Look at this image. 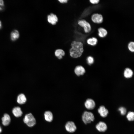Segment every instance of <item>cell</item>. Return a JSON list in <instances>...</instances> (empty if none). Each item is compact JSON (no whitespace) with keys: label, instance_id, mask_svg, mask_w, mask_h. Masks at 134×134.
<instances>
[{"label":"cell","instance_id":"1","mask_svg":"<svg viewBox=\"0 0 134 134\" xmlns=\"http://www.w3.org/2000/svg\"><path fill=\"white\" fill-rule=\"evenodd\" d=\"M69 50L70 56L73 58L80 57L83 52V44L81 42L74 41L71 44Z\"/></svg>","mask_w":134,"mask_h":134},{"label":"cell","instance_id":"2","mask_svg":"<svg viewBox=\"0 0 134 134\" xmlns=\"http://www.w3.org/2000/svg\"><path fill=\"white\" fill-rule=\"evenodd\" d=\"M24 123L29 127H32L36 123V120L34 116L31 113L25 115L23 119Z\"/></svg>","mask_w":134,"mask_h":134},{"label":"cell","instance_id":"3","mask_svg":"<svg viewBox=\"0 0 134 134\" xmlns=\"http://www.w3.org/2000/svg\"><path fill=\"white\" fill-rule=\"evenodd\" d=\"M94 117L93 113L89 112H84L82 116V120L85 124L90 123L94 120Z\"/></svg>","mask_w":134,"mask_h":134},{"label":"cell","instance_id":"4","mask_svg":"<svg viewBox=\"0 0 134 134\" xmlns=\"http://www.w3.org/2000/svg\"><path fill=\"white\" fill-rule=\"evenodd\" d=\"M78 24L83 28L86 33L89 32L91 30V27L90 23L84 20H81L78 22Z\"/></svg>","mask_w":134,"mask_h":134},{"label":"cell","instance_id":"5","mask_svg":"<svg viewBox=\"0 0 134 134\" xmlns=\"http://www.w3.org/2000/svg\"><path fill=\"white\" fill-rule=\"evenodd\" d=\"M66 130L69 133L74 132L76 129V127L74 123L72 121L67 122L65 125Z\"/></svg>","mask_w":134,"mask_h":134},{"label":"cell","instance_id":"6","mask_svg":"<svg viewBox=\"0 0 134 134\" xmlns=\"http://www.w3.org/2000/svg\"><path fill=\"white\" fill-rule=\"evenodd\" d=\"M91 19L95 23H100L102 22L103 17L102 15L100 14L95 13L92 15Z\"/></svg>","mask_w":134,"mask_h":134},{"label":"cell","instance_id":"7","mask_svg":"<svg viewBox=\"0 0 134 134\" xmlns=\"http://www.w3.org/2000/svg\"><path fill=\"white\" fill-rule=\"evenodd\" d=\"M47 19L48 22L52 25L56 24L58 20L57 16L53 13L48 15Z\"/></svg>","mask_w":134,"mask_h":134},{"label":"cell","instance_id":"8","mask_svg":"<svg viewBox=\"0 0 134 134\" xmlns=\"http://www.w3.org/2000/svg\"><path fill=\"white\" fill-rule=\"evenodd\" d=\"M85 107L88 109L91 110L93 109L95 106V103L94 101L92 99H88L84 103Z\"/></svg>","mask_w":134,"mask_h":134},{"label":"cell","instance_id":"9","mask_svg":"<svg viewBox=\"0 0 134 134\" xmlns=\"http://www.w3.org/2000/svg\"><path fill=\"white\" fill-rule=\"evenodd\" d=\"M96 128L99 132H104L107 129V126L106 124L104 122H100L96 126Z\"/></svg>","mask_w":134,"mask_h":134},{"label":"cell","instance_id":"10","mask_svg":"<svg viewBox=\"0 0 134 134\" xmlns=\"http://www.w3.org/2000/svg\"><path fill=\"white\" fill-rule=\"evenodd\" d=\"M74 72L75 74L78 76L83 75L85 72L84 68L81 66H78L75 68Z\"/></svg>","mask_w":134,"mask_h":134},{"label":"cell","instance_id":"11","mask_svg":"<svg viewBox=\"0 0 134 134\" xmlns=\"http://www.w3.org/2000/svg\"><path fill=\"white\" fill-rule=\"evenodd\" d=\"M98 112L101 116L103 117H106L108 113L107 109L103 105L100 106L98 109Z\"/></svg>","mask_w":134,"mask_h":134},{"label":"cell","instance_id":"12","mask_svg":"<svg viewBox=\"0 0 134 134\" xmlns=\"http://www.w3.org/2000/svg\"><path fill=\"white\" fill-rule=\"evenodd\" d=\"M44 116L45 120L48 122H52L53 119V115L52 113L50 111H47L44 113Z\"/></svg>","mask_w":134,"mask_h":134},{"label":"cell","instance_id":"13","mask_svg":"<svg viewBox=\"0 0 134 134\" xmlns=\"http://www.w3.org/2000/svg\"><path fill=\"white\" fill-rule=\"evenodd\" d=\"M10 120L9 115L7 114H5L2 118V124L4 126H7L9 124Z\"/></svg>","mask_w":134,"mask_h":134},{"label":"cell","instance_id":"14","mask_svg":"<svg viewBox=\"0 0 134 134\" xmlns=\"http://www.w3.org/2000/svg\"><path fill=\"white\" fill-rule=\"evenodd\" d=\"M13 114L16 117L21 116L22 114V112L20 107H16L14 108L12 111Z\"/></svg>","mask_w":134,"mask_h":134},{"label":"cell","instance_id":"15","mask_svg":"<svg viewBox=\"0 0 134 134\" xmlns=\"http://www.w3.org/2000/svg\"><path fill=\"white\" fill-rule=\"evenodd\" d=\"M27 99L25 95L23 94H19L17 97V102L20 104H23L25 103Z\"/></svg>","mask_w":134,"mask_h":134},{"label":"cell","instance_id":"16","mask_svg":"<svg viewBox=\"0 0 134 134\" xmlns=\"http://www.w3.org/2000/svg\"><path fill=\"white\" fill-rule=\"evenodd\" d=\"M55 56L58 59H61L65 55V53L63 50L61 49H58L55 51Z\"/></svg>","mask_w":134,"mask_h":134},{"label":"cell","instance_id":"17","mask_svg":"<svg viewBox=\"0 0 134 134\" xmlns=\"http://www.w3.org/2000/svg\"><path fill=\"white\" fill-rule=\"evenodd\" d=\"M133 74V71L130 68H127L125 69L124 75L125 78H130L132 77Z\"/></svg>","mask_w":134,"mask_h":134},{"label":"cell","instance_id":"18","mask_svg":"<svg viewBox=\"0 0 134 134\" xmlns=\"http://www.w3.org/2000/svg\"><path fill=\"white\" fill-rule=\"evenodd\" d=\"M19 36L18 31L16 30H14L12 31L11 34V40L14 41L18 39Z\"/></svg>","mask_w":134,"mask_h":134},{"label":"cell","instance_id":"19","mask_svg":"<svg viewBox=\"0 0 134 134\" xmlns=\"http://www.w3.org/2000/svg\"><path fill=\"white\" fill-rule=\"evenodd\" d=\"M98 35L100 37H103L105 36L107 34V30L102 28H100L98 30Z\"/></svg>","mask_w":134,"mask_h":134},{"label":"cell","instance_id":"20","mask_svg":"<svg viewBox=\"0 0 134 134\" xmlns=\"http://www.w3.org/2000/svg\"><path fill=\"white\" fill-rule=\"evenodd\" d=\"M98 40L97 38L95 37H93L88 38L87 40V42L88 44L92 46L96 45L97 42Z\"/></svg>","mask_w":134,"mask_h":134},{"label":"cell","instance_id":"21","mask_svg":"<svg viewBox=\"0 0 134 134\" xmlns=\"http://www.w3.org/2000/svg\"><path fill=\"white\" fill-rule=\"evenodd\" d=\"M126 117L129 121H133L134 119V112H129L127 115Z\"/></svg>","mask_w":134,"mask_h":134},{"label":"cell","instance_id":"22","mask_svg":"<svg viewBox=\"0 0 134 134\" xmlns=\"http://www.w3.org/2000/svg\"><path fill=\"white\" fill-rule=\"evenodd\" d=\"M128 48L129 50L131 52L134 51V42L131 41L128 44Z\"/></svg>","mask_w":134,"mask_h":134},{"label":"cell","instance_id":"23","mask_svg":"<svg viewBox=\"0 0 134 134\" xmlns=\"http://www.w3.org/2000/svg\"><path fill=\"white\" fill-rule=\"evenodd\" d=\"M87 61L88 64L91 65L93 63L94 60L93 57L91 56H89L87 58Z\"/></svg>","mask_w":134,"mask_h":134},{"label":"cell","instance_id":"24","mask_svg":"<svg viewBox=\"0 0 134 134\" xmlns=\"http://www.w3.org/2000/svg\"><path fill=\"white\" fill-rule=\"evenodd\" d=\"M118 110L120 111L121 114L122 115H125L126 113V109L124 107H120L118 109Z\"/></svg>","mask_w":134,"mask_h":134},{"label":"cell","instance_id":"25","mask_svg":"<svg viewBox=\"0 0 134 134\" xmlns=\"http://www.w3.org/2000/svg\"><path fill=\"white\" fill-rule=\"evenodd\" d=\"M4 2L2 0H0V11L3 10L4 8Z\"/></svg>","mask_w":134,"mask_h":134},{"label":"cell","instance_id":"26","mask_svg":"<svg viewBox=\"0 0 134 134\" xmlns=\"http://www.w3.org/2000/svg\"><path fill=\"white\" fill-rule=\"evenodd\" d=\"M99 0H90V2L92 4H95L98 3L99 1Z\"/></svg>","mask_w":134,"mask_h":134},{"label":"cell","instance_id":"27","mask_svg":"<svg viewBox=\"0 0 134 134\" xmlns=\"http://www.w3.org/2000/svg\"><path fill=\"white\" fill-rule=\"evenodd\" d=\"M61 3H66L67 2V0H58Z\"/></svg>","mask_w":134,"mask_h":134},{"label":"cell","instance_id":"28","mask_svg":"<svg viewBox=\"0 0 134 134\" xmlns=\"http://www.w3.org/2000/svg\"><path fill=\"white\" fill-rule=\"evenodd\" d=\"M2 27V25L1 22L0 21V29Z\"/></svg>","mask_w":134,"mask_h":134},{"label":"cell","instance_id":"29","mask_svg":"<svg viewBox=\"0 0 134 134\" xmlns=\"http://www.w3.org/2000/svg\"><path fill=\"white\" fill-rule=\"evenodd\" d=\"M1 131H2L1 129L0 126V133H1Z\"/></svg>","mask_w":134,"mask_h":134}]
</instances>
